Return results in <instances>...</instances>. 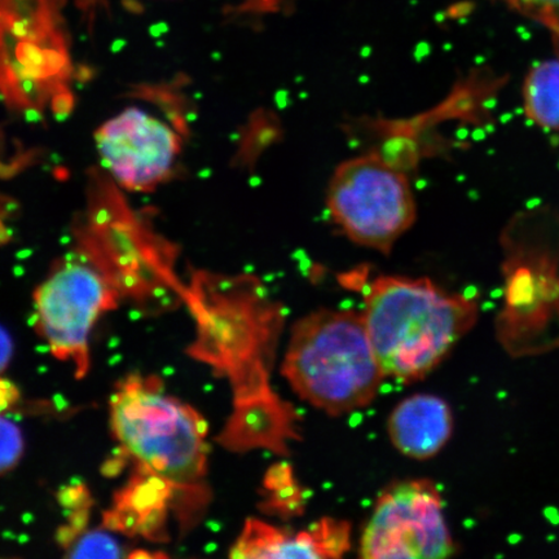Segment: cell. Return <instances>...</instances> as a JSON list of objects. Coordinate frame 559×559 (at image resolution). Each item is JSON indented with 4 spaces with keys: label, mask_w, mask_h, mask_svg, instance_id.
<instances>
[{
    "label": "cell",
    "mask_w": 559,
    "mask_h": 559,
    "mask_svg": "<svg viewBox=\"0 0 559 559\" xmlns=\"http://www.w3.org/2000/svg\"><path fill=\"white\" fill-rule=\"evenodd\" d=\"M362 277L358 292L370 344L384 377L397 382L425 379L477 323L475 299L430 278Z\"/></svg>",
    "instance_id": "1"
},
{
    "label": "cell",
    "mask_w": 559,
    "mask_h": 559,
    "mask_svg": "<svg viewBox=\"0 0 559 559\" xmlns=\"http://www.w3.org/2000/svg\"><path fill=\"white\" fill-rule=\"evenodd\" d=\"M504 306L496 323L500 345L513 358L559 348V212L521 210L500 236Z\"/></svg>",
    "instance_id": "2"
},
{
    "label": "cell",
    "mask_w": 559,
    "mask_h": 559,
    "mask_svg": "<svg viewBox=\"0 0 559 559\" xmlns=\"http://www.w3.org/2000/svg\"><path fill=\"white\" fill-rule=\"evenodd\" d=\"M293 391L331 416L367 407L384 377L361 312L319 310L297 321L282 367Z\"/></svg>",
    "instance_id": "3"
},
{
    "label": "cell",
    "mask_w": 559,
    "mask_h": 559,
    "mask_svg": "<svg viewBox=\"0 0 559 559\" xmlns=\"http://www.w3.org/2000/svg\"><path fill=\"white\" fill-rule=\"evenodd\" d=\"M111 426L143 474L200 492L207 473V424L191 405L166 395L158 380L131 376L110 400Z\"/></svg>",
    "instance_id": "4"
},
{
    "label": "cell",
    "mask_w": 559,
    "mask_h": 559,
    "mask_svg": "<svg viewBox=\"0 0 559 559\" xmlns=\"http://www.w3.org/2000/svg\"><path fill=\"white\" fill-rule=\"evenodd\" d=\"M326 209L341 234L359 247L389 254L416 221L407 171L370 151L333 171Z\"/></svg>",
    "instance_id": "5"
},
{
    "label": "cell",
    "mask_w": 559,
    "mask_h": 559,
    "mask_svg": "<svg viewBox=\"0 0 559 559\" xmlns=\"http://www.w3.org/2000/svg\"><path fill=\"white\" fill-rule=\"evenodd\" d=\"M121 292L85 254L62 261L35 292L37 325L51 353L74 365L75 376L90 368V334L105 311L114 310Z\"/></svg>",
    "instance_id": "6"
},
{
    "label": "cell",
    "mask_w": 559,
    "mask_h": 559,
    "mask_svg": "<svg viewBox=\"0 0 559 559\" xmlns=\"http://www.w3.org/2000/svg\"><path fill=\"white\" fill-rule=\"evenodd\" d=\"M456 554L435 481L408 479L384 488L360 537L366 559H442Z\"/></svg>",
    "instance_id": "7"
},
{
    "label": "cell",
    "mask_w": 559,
    "mask_h": 559,
    "mask_svg": "<svg viewBox=\"0 0 559 559\" xmlns=\"http://www.w3.org/2000/svg\"><path fill=\"white\" fill-rule=\"evenodd\" d=\"M97 152L126 190L151 192L171 177L180 138L170 126L139 108H129L95 132Z\"/></svg>",
    "instance_id": "8"
},
{
    "label": "cell",
    "mask_w": 559,
    "mask_h": 559,
    "mask_svg": "<svg viewBox=\"0 0 559 559\" xmlns=\"http://www.w3.org/2000/svg\"><path fill=\"white\" fill-rule=\"evenodd\" d=\"M352 549V526L325 516L300 531L249 519L229 556L240 559L341 558Z\"/></svg>",
    "instance_id": "9"
},
{
    "label": "cell",
    "mask_w": 559,
    "mask_h": 559,
    "mask_svg": "<svg viewBox=\"0 0 559 559\" xmlns=\"http://www.w3.org/2000/svg\"><path fill=\"white\" fill-rule=\"evenodd\" d=\"M452 430L450 405L429 394L409 396L397 404L388 423L395 449L416 460L435 457L449 443Z\"/></svg>",
    "instance_id": "10"
},
{
    "label": "cell",
    "mask_w": 559,
    "mask_h": 559,
    "mask_svg": "<svg viewBox=\"0 0 559 559\" xmlns=\"http://www.w3.org/2000/svg\"><path fill=\"white\" fill-rule=\"evenodd\" d=\"M523 108L539 128L559 131V58L530 69L522 87Z\"/></svg>",
    "instance_id": "11"
},
{
    "label": "cell",
    "mask_w": 559,
    "mask_h": 559,
    "mask_svg": "<svg viewBox=\"0 0 559 559\" xmlns=\"http://www.w3.org/2000/svg\"><path fill=\"white\" fill-rule=\"evenodd\" d=\"M531 19L543 24L554 35L559 53V0H507Z\"/></svg>",
    "instance_id": "12"
},
{
    "label": "cell",
    "mask_w": 559,
    "mask_h": 559,
    "mask_svg": "<svg viewBox=\"0 0 559 559\" xmlns=\"http://www.w3.org/2000/svg\"><path fill=\"white\" fill-rule=\"evenodd\" d=\"M70 557H122L120 544L107 534L94 531L83 534L70 548Z\"/></svg>",
    "instance_id": "13"
},
{
    "label": "cell",
    "mask_w": 559,
    "mask_h": 559,
    "mask_svg": "<svg viewBox=\"0 0 559 559\" xmlns=\"http://www.w3.org/2000/svg\"><path fill=\"white\" fill-rule=\"evenodd\" d=\"M23 449V436L17 426L9 418L0 416V474L19 464Z\"/></svg>",
    "instance_id": "14"
},
{
    "label": "cell",
    "mask_w": 559,
    "mask_h": 559,
    "mask_svg": "<svg viewBox=\"0 0 559 559\" xmlns=\"http://www.w3.org/2000/svg\"><path fill=\"white\" fill-rule=\"evenodd\" d=\"M296 0H239L229 4L226 12L237 17H263L289 11Z\"/></svg>",
    "instance_id": "15"
},
{
    "label": "cell",
    "mask_w": 559,
    "mask_h": 559,
    "mask_svg": "<svg viewBox=\"0 0 559 559\" xmlns=\"http://www.w3.org/2000/svg\"><path fill=\"white\" fill-rule=\"evenodd\" d=\"M12 355V342L10 335L0 328V372L9 366Z\"/></svg>",
    "instance_id": "16"
},
{
    "label": "cell",
    "mask_w": 559,
    "mask_h": 559,
    "mask_svg": "<svg viewBox=\"0 0 559 559\" xmlns=\"http://www.w3.org/2000/svg\"><path fill=\"white\" fill-rule=\"evenodd\" d=\"M2 52H3V32H2V24H0V61H2Z\"/></svg>",
    "instance_id": "17"
}]
</instances>
